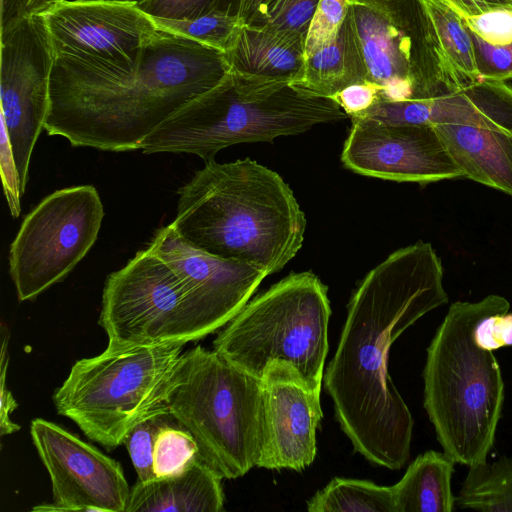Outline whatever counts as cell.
Listing matches in <instances>:
<instances>
[{
    "instance_id": "16",
    "label": "cell",
    "mask_w": 512,
    "mask_h": 512,
    "mask_svg": "<svg viewBox=\"0 0 512 512\" xmlns=\"http://www.w3.org/2000/svg\"><path fill=\"white\" fill-rule=\"evenodd\" d=\"M148 247L187 289L199 339L232 320L267 276L253 265L220 259L194 248L171 224L160 228Z\"/></svg>"
},
{
    "instance_id": "40",
    "label": "cell",
    "mask_w": 512,
    "mask_h": 512,
    "mask_svg": "<svg viewBox=\"0 0 512 512\" xmlns=\"http://www.w3.org/2000/svg\"><path fill=\"white\" fill-rule=\"evenodd\" d=\"M30 0H0V29L23 17Z\"/></svg>"
},
{
    "instance_id": "39",
    "label": "cell",
    "mask_w": 512,
    "mask_h": 512,
    "mask_svg": "<svg viewBox=\"0 0 512 512\" xmlns=\"http://www.w3.org/2000/svg\"><path fill=\"white\" fill-rule=\"evenodd\" d=\"M271 2L272 0H241L238 17L242 25H256Z\"/></svg>"
},
{
    "instance_id": "38",
    "label": "cell",
    "mask_w": 512,
    "mask_h": 512,
    "mask_svg": "<svg viewBox=\"0 0 512 512\" xmlns=\"http://www.w3.org/2000/svg\"><path fill=\"white\" fill-rule=\"evenodd\" d=\"M462 18L476 16L486 11L511 7L512 0H440Z\"/></svg>"
},
{
    "instance_id": "8",
    "label": "cell",
    "mask_w": 512,
    "mask_h": 512,
    "mask_svg": "<svg viewBox=\"0 0 512 512\" xmlns=\"http://www.w3.org/2000/svg\"><path fill=\"white\" fill-rule=\"evenodd\" d=\"M184 345L112 347L71 367L53 395L58 414L107 450L166 398Z\"/></svg>"
},
{
    "instance_id": "37",
    "label": "cell",
    "mask_w": 512,
    "mask_h": 512,
    "mask_svg": "<svg viewBox=\"0 0 512 512\" xmlns=\"http://www.w3.org/2000/svg\"><path fill=\"white\" fill-rule=\"evenodd\" d=\"M9 335L5 327H2V347L0 360V434L1 436L12 434L20 429V426L10 419L11 413L17 408L11 391L6 383V375L9 364L8 353Z\"/></svg>"
},
{
    "instance_id": "25",
    "label": "cell",
    "mask_w": 512,
    "mask_h": 512,
    "mask_svg": "<svg viewBox=\"0 0 512 512\" xmlns=\"http://www.w3.org/2000/svg\"><path fill=\"white\" fill-rule=\"evenodd\" d=\"M455 506L482 512H512V458L469 467Z\"/></svg>"
},
{
    "instance_id": "13",
    "label": "cell",
    "mask_w": 512,
    "mask_h": 512,
    "mask_svg": "<svg viewBox=\"0 0 512 512\" xmlns=\"http://www.w3.org/2000/svg\"><path fill=\"white\" fill-rule=\"evenodd\" d=\"M55 56L129 70L159 28L133 0H74L43 13Z\"/></svg>"
},
{
    "instance_id": "36",
    "label": "cell",
    "mask_w": 512,
    "mask_h": 512,
    "mask_svg": "<svg viewBox=\"0 0 512 512\" xmlns=\"http://www.w3.org/2000/svg\"><path fill=\"white\" fill-rule=\"evenodd\" d=\"M380 88L371 82H362L347 86L333 99L352 118L375 104L379 99Z\"/></svg>"
},
{
    "instance_id": "34",
    "label": "cell",
    "mask_w": 512,
    "mask_h": 512,
    "mask_svg": "<svg viewBox=\"0 0 512 512\" xmlns=\"http://www.w3.org/2000/svg\"><path fill=\"white\" fill-rule=\"evenodd\" d=\"M465 25L491 45L512 43V8H496L463 18Z\"/></svg>"
},
{
    "instance_id": "2",
    "label": "cell",
    "mask_w": 512,
    "mask_h": 512,
    "mask_svg": "<svg viewBox=\"0 0 512 512\" xmlns=\"http://www.w3.org/2000/svg\"><path fill=\"white\" fill-rule=\"evenodd\" d=\"M229 72L224 53L162 29L129 70L55 56L44 129L74 147L137 150Z\"/></svg>"
},
{
    "instance_id": "14",
    "label": "cell",
    "mask_w": 512,
    "mask_h": 512,
    "mask_svg": "<svg viewBox=\"0 0 512 512\" xmlns=\"http://www.w3.org/2000/svg\"><path fill=\"white\" fill-rule=\"evenodd\" d=\"M30 433L54 501L33 510L126 512L131 488L119 462L45 419H34Z\"/></svg>"
},
{
    "instance_id": "21",
    "label": "cell",
    "mask_w": 512,
    "mask_h": 512,
    "mask_svg": "<svg viewBox=\"0 0 512 512\" xmlns=\"http://www.w3.org/2000/svg\"><path fill=\"white\" fill-rule=\"evenodd\" d=\"M224 54L234 74L292 85L301 78L306 61L303 45L255 25H243Z\"/></svg>"
},
{
    "instance_id": "23",
    "label": "cell",
    "mask_w": 512,
    "mask_h": 512,
    "mask_svg": "<svg viewBox=\"0 0 512 512\" xmlns=\"http://www.w3.org/2000/svg\"><path fill=\"white\" fill-rule=\"evenodd\" d=\"M366 81L367 69L349 6L335 39L306 58L302 76L294 86L333 99L347 86Z\"/></svg>"
},
{
    "instance_id": "18",
    "label": "cell",
    "mask_w": 512,
    "mask_h": 512,
    "mask_svg": "<svg viewBox=\"0 0 512 512\" xmlns=\"http://www.w3.org/2000/svg\"><path fill=\"white\" fill-rule=\"evenodd\" d=\"M419 1L426 17L427 42L438 96L463 90L481 80L463 18L440 0Z\"/></svg>"
},
{
    "instance_id": "10",
    "label": "cell",
    "mask_w": 512,
    "mask_h": 512,
    "mask_svg": "<svg viewBox=\"0 0 512 512\" xmlns=\"http://www.w3.org/2000/svg\"><path fill=\"white\" fill-rule=\"evenodd\" d=\"M99 324L112 347L199 340L187 289L149 247L107 277Z\"/></svg>"
},
{
    "instance_id": "1",
    "label": "cell",
    "mask_w": 512,
    "mask_h": 512,
    "mask_svg": "<svg viewBox=\"0 0 512 512\" xmlns=\"http://www.w3.org/2000/svg\"><path fill=\"white\" fill-rule=\"evenodd\" d=\"M447 302L441 260L423 241L391 253L351 296L323 385L354 450L374 465L397 470L410 454L414 421L389 375L391 345Z\"/></svg>"
},
{
    "instance_id": "9",
    "label": "cell",
    "mask_w": 512,
    "mask_h": 512,
    "mask_svg": "<svg viewBox=\"0 0 512 512\" xmlns=\"http://www.w3.org/2000/svg\"><path fill=\"white\" fill-rule=\"evenodd\" d=\"M104 208L93 185L46 196L21 223L9 250L19 301L33 300L62 281L97 240Z\"/></svg>"
},
{
    "instance_id": "33",
    "label": "cell",
    "mask_w": 512,
    "mask_h": 512,
    "mask_svg": "<svg viewBox=\"0 0 512 512\" xmlns=\"http://www.w3.org/2000/svg\"><path fill=\"white\" fill-rule=\"evenodd\" d=\"M467 29L471 37L479 76L499 81L512 78V43L491 45L479 38L468 27Z\"/></svg>"
},
{
    "instance_id": "32",
    "label": "cell",
    "mask_w": 512,
    "mask_h": 512,
    "mask_svg": "<svg viewBox=\"0 0 512 512\" xmlns=\"http://www.w3.org/2000/svg\"><path fill=\"white\" fill-rule=\"evenodd\" d=\"M350 6L349 0H320L305 41V58L335 39Z\"/></svg>"
},
{
    "instance_id": "20",
    "label": "cell",
    "mask_w": 512,
    "mask_h": 512,
    "mask_svg": "<svg viewBox=\"0 0 512 512\" xmlns=\"http://www.w3.org/2000/svg\"><path fill=\"white\" fill-rule=\"evenodd\" d=\"M464 178L512 196V134L487 128L434 125Z\"/></svg>"
},
{
    "instance_id": "11",
    "label": "cell",
    "mask_w": 512,
    "mask_h": 512,
    "mask_svg": "<svg viewBox=\"0 0 512 512\" xmlns=\"http://www.w3.org/2000/svg\"><path fill=\"white\" fill-rule=\"evenodd\" d=\"M367 81L379 99L403 101L437 97L419 0H349Z\"/></svg>"
},
{
    "instance_id": "19",
    "label": "cell",
    "mask_w": 512,
    "mask_h": 512,
    "mask_svg": "<svg viewBox=\"0 0 512 512\" xmlns=\"http://www.w3.org/2000/svg\"><path fill=\"white\" fill-rule=\"evenodd\" d=\"M221 478L199 458L181 473L137 481L126 512H220L224 510Z\"/></svg>"
},
{
    "instance_id": "3",
    "label": "cell",
    "mask_w": 512,
    "mask_h": 512,
    "mask_svg": "<svg viewBox=\"0 0 512 512\" xmlns=\"http://www.w3.org/2000/svg\"><path fill=\"white\" fill-rule=\"evenodd\" d=\"M178 196L171 225L207 254L253 265L268 276L302 247L306 218L292 189L250 158L205 162Z\"/></svg>"
},
{
    "instance_id": "4",
    "label": "cell",
    "mask_w": 512,
    "mask_h": 512,
    "mask_svg": "<svg viewBox=\"0 0 512 512\" xmlns=\"http://www.w3.org/2000/svg\"><path fill=\"white\" fill-rule=\"evenodd\" d=\"M509 308L495 294L454 302L427 349L425 410L443 452L468 467L487 461L504 402L498 361L476 344L474 330L485 317Z\"/></svg>"
},
{
    "instance_id": "22",
    "label": "cell",
    "mask_w": 512,
    "mask_h": 512,
    "mask_svg": "<svg viewBox=\"0 0 512 512\" xmlns=\"http://www.w3.org/2000/svg\"><path fill=\"white\" fill-rule=\"evenodd\" d=\"M428 125H472L512 134V86L482 78L449 94L425 98Z\"/></svg>"
},
{
    "instance_id": "6",
    "label": "cell",
    "mask_w": 512,
    "mask_h": 512,
    "mask_svg": "<svg viewBox=\"0 0 512 512\" xmlns=\"http://www.w3.org/2000/svg\"><path fill=\"white\" fill-rule=\"evenodd\" d=\"M166 405L198 446V458L219 478L257 466L263 442L262 380L201 346L178 362Z\"/></svg>"
},
{
    "instance_id": "26",
    "label": "cell",
    "mask_w": 512,
    "mask_h": 512,
    "mask_svg": "<svg viewBox=\"0 0 512 512\" xmlns=\"http://www.w3.org/2000/svg\"><path fill=\"white\" fill-rule=\"evenodd\" d=\"M309 512H396L391 486L333 478L307 501Z\"/></svg>"
},
{
    "instance_id": "35",
    "label": "cell",
    "mask_w": 512,
    "mask_h": 512,
    "mask_svg": "<svg viewBox=\"0 0 512 512\" xmlns=\"http://www.w3.org/2000/svg\"><path fill=\"white\" fill-rule=\"evenodd\" d=\"M474 340L479 347L490 351L512 346V313H497L485 317L474 330Z\"/></svg>"
},
{
    "instance_id": "7",
    "label": "cell",
    "mask_w": 512,
    "mask_h": 512,
    "mask_svg": "<svg viewBox=\"0 0 512 512\" xmlns=\"http://www.w3.org/2000/svg\"><path fill=\"white\" fill-rule=\"evenodd\" d=\"M327 292L313 272L290 273L246 303L218 334L214 350L260 380L267 367H286L320 393L331 315Z\"/></svg>"
},
{
    "instance_id": "12",
    "label": "cell",
    "mask_w": 512,
    "mask_h": 512,
    "mask_svg": "<svg viewBox=\"0 0 512 512\" xmlns=\"http://www.w3.org/2000/svg\"><path fill=\"white\" fill-rule=\"evenodd\" d=\"M2 132L9 143L21 195L35 143L50 106L55 54L43 14L25 15L0 29Z\"/></svg>"
},
{
    "instance_id": "24",
    "label": "cell",
    "mask_w": 512,
    "mask_h": 512,
    "mask_svg": "<svg viewBox=\"0 0 512 512\" xmlns=\"http://www.w3.org/2000/svg\"><path fill=\"white\" fill-rule=\"evenodd\" d=\"M455 461L446 453L429 450L419 455L391 486L396 512H451L455 496L451 478Z\"/></svg>"
},
{
    "instance_id": "5",
    "label": "cell",
    "mask_w": 512,
    "mask_h": 512,
    "mask_svg": "<svg viewBox=\"0 0 512 512\" xmlns=\"http://www.w3.org/2000/svg\"><path fill=\"white\" fill-rule=\"evenodd\" d=\"M349 118L332 98L286 82L229 72L164 121L140 145L145 154L188 153L205 162L229 146L272 142Z\"/></svg>"
},
{
    "instance_id": "31",
    "label": "cell",
    "mask_w": 512,
    "mask_h": 512,
    "mask_svg": "<svg viewBox=\"0 0 512 512\" xmlns=\"http://www.w3.org/2000/svg\"><path fill=\"white\" fill-rule=\"evenodd\" d=\"M240 2L241 0H138V5L151 17L193 19L214 13L238 16Z\"/></svg>"
},
{
    "instance_id": "41",
    "label": "cell",
    "mask_w": 512,
    "mask_h": 512,
    "mask_svg": "<svg viewBox=\"0 0 512 512\" xmlns=\"http://www.w3.org/2000/svg\"><path fill=\"white\" fill-rule=\"evenodd\" d=\"M62 1L63 0H30L26 7L25 15L43 14L52 6Z\"/></svg>"
},
{
    "instance_id": "28",
    "label": "cell",
    "mask_w": 512,
    "mask_h": 512,
    "mask_svg": "<svg viewBox=\"0 0 512 512\" xmlns=\"http://www.w3.org/2000/svg\"><path fill=\"white\" fill-rule=\"evenodd\" d=\"M178 423L167 405L138 422L126 435L123 444L130 455L138 480L146 482L156 478L153 471V450L159 432Z\"/></svg>"
},
{
    "instance_id": "30",
    "label": "cell",
    "mask_w": 512,
    "mask_h": 512,
    "mask_svg": "<svg viewBox=\"0 0 512 512\" xmlns=\"http://www.w3.org/2000/svg\"><path fill=\"white\" fill-rule=\"evenodd\" d=\"M319 1L272 0L255 26H261L305 47L309 25Z\"/></svg>"
},
{
    "instance_id": "27",
    "label": "cell",
    "mask_w": 512,
    "mask_h": 512,
    "mask_svg": "<svg viewBox=\"0 0 512 512\" xmlns=\"http://www.w3.org/2000/svg\"><path fill=\"white\" fill-rule=\"evenodd\" d=\"M152 18L159 29L194 40L222 53L233 47L243 26L238 16L223 13L193 19Z\"/></svg>"
},
{
    "instance_id": "29",
    "label": "cell",
    "mask_w": 512,
    "mask_h": 512,
    "mask_svg": "<svg viewBox=\"0 0 512 512\" xmlns=\"http://www.w3.org/2000/svg\"><path fill=\"white\" fill-rule=\"evenodd\" d=\"M197 458V443L179 422L159 432L153 450V471L156 477L181 473Z\"/></svg>"
},
{
    "instance_id": "15",
    "label": "cell",
    "mask_w": 512,
    "mask_h": 512,
    "mask_svg": "<svg viewBox=\"0 0 512 512\" xmlns=\"http://www.w3.org/2000/svg\"><path fill=\"white\" fill-rule=\"evenodd\" d=\"M341 161L364 176L421 185L464 178L434 126L352 118Z\"/></svg>"
},
{
    "instance_id": "17",
    "label": "cell",
    "mask_w": 512,
    "mask_h": 512,
    "mask_svg": "<svg viewBox=\"0 0 512 512\" xmlns=\"http://www.w3.org/2000/svg\"><path fill=\"white\" fill-rule=\"evenodd\" d=\"M263 383V442L257 467L300 471L316 456V432L323 416L320 393L292 372L268 368Z\"/></svg>"
}]
</instances>
